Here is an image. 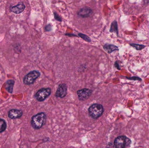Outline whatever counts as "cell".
<instances>
[{"label": "cell", "instance_id": "obj_1", "mask_svg": "<svg viewBox=\"0 0 149 148\" xmlns=\"http://www.w3.org/2000/svg\"><path fill=\"white\" fill-rule=\"evenodd\" d=\"M46 116L44 113H40L34 116L31 118V124L35 129L42 128L46 122Z\"/></svg>", "mask_w": 149, "mask_h": 148}, {"label": "cell", "instance_id": "obj_2", "mask_svg": "<svg viewBox=\"0 0 149 148\" xmlns=\"http://www.w3.org/2000/svg\"><path fill=\"white\" fill-rule=\"evenodd\" d=\"M90 116L94 119L101 116L104 112L103 106L100 104H94L89 107L88 109Z\"/></svg>", "mask_w": 149, "mask_h": 148}, {"label": "cell", "instance_id": "obj_3", "mask_svg": "<svg viewBox=\"0 0 149 148\" xmlns=\"http://www.w3.org/2000/svg\"><path fill=\"white\" fill-rule=\"evenodd\" d=\"M131 140L125 136H121L117 137L115 140L114 144L116 148H126L131 144Z\"/></svg>", "mask_w": 149, "mask_h": 148}, {"label": "cell", "instance_id": "obj_4", "mask_svg": "<svg viewBox=\"0 0 149 148\" xmlns=\"http://www.w3.org/2000/svg\"><path fill=\"white\" fill-rule=\"evenodd\" d=\"M40 76V72L37 70H33L29 72L24 78V83L26 85L33 84L36 80Z\"/></svg>", "mask_w": 149, "mask_h": 148}, {"label": "cell", "instance_id": "obj_5", "mask_svg": "<svg viewBox=\"0 0 149 148\" xmlns=\"http://www.w3.org/2000/svg\"><path fill=\"white\" fill-rule=\"evenodd\" d=\"M51 94V90L49 88H42L39 89L35 95V97L38 101L42 102L49 97Z\"/></svg>", "mask_w": 149, "mask_h": 148}, {"label": "cell", "instance_id": "obj_6", "mask_svg": "<svg viewBox=\"0 0 149 148\" xmlns=\"http://www.w3.org/2000/svg\"><path fill=\"white\" fill-rule=\"evenodd\" d=\"M77 93L79 101H83L88 99L91 96L92 91L88 89L84 88L78 90Z\"/></svg>", "mask_w": 149, "mask_h": 148}, {"label": "cell", "instance_id": "obj_7", "mask_svg": "<svg viewBox=\"0 0 149 148\" xmlns=\"http://www.w3.org/2000/svg\"><path fill=\"white\" fill-rule=\"evenodd\" d=\"M67 94V85L65 83L60 84L57 89L56 93V97L63 98L65 97Z\"/></svg>", "mask_w": 149, "mask_h": 148}, {"label": "cell", "instance_id": "obj_8", "mask_svg": "<svg viewBox=\"0 0 149 148\" xmlns=\"http://www.w3.org/2000/svg\"><path fill=\"white\" fill-rule=\"evenodd\" d=\"M93 10L90 8L84 7L80 9L77 12V14L82 18H86L92 14Z\"/></svg>", "mask_w": 149, "mask_h": 148}, {"label": "cell", "instance_id": "obj_9", "mask_svg": "<svg viewBox=\"0 0 149 148\" xmlns=\"http://www.w3.org/2000/svg\"><path fill=\"white\" fill-rule=\"evenodd\" d=\"M25 8V6L22 3H20L15 6H11L10 10L11 12L16 14H19L22 13Z\"/></svg>", "mask_w": 149, "mask_h": 148}, {"label": "cell", "instance_id": "obj_10", "mask_svg": "<svg viewBox=\"0 0 149 148\" xmlns=\"http://www.w3.org/2000/svg\"><path fill=\"white\" fill-rule=\"evenodd\" d=\"M23 113L22 111L18 109H11L9 112L8 116L12 119H17L22 117Z\"/></svg>", "mask_w": 149, "mask_h": 148}, {"label": "cell", "instance_id": "obj_11", "mask_svg": "<svg viewBox=\"0 0 149 148\" xmlns=\"http://www.w3.org/2000/svg\"><path fill=\"white\" fill-rule=\"evenodd\" d=\"M103 48L108 54H111L113 51L119 50V48L113 44H106L103 47Z\"/></svg>", "mask_w": 149, "mask_h": 148}, {"label": "cell", "instance_id": "obj_12", "mask_svg": "<svg viewBox=\"0 0 149 148\" xmlns=\"http://www.w3.org/2000/svg\"><path fill=\"white\" fill-rule=\"evenodd\" d=\"M15 84V81L12 80H9L7 81L5 84V88L9 93L13 92V87Z\"/></svg>", "mask_w": 149, "mask_h": 148}, {"label": "cell", "instance_id": "obj_13", "mask_svg": "<svg viewBox=\"0 0 149 148\" xmlns=\"http://www.w3.org/2000/svg\"><path fill=\"white\" fill-rule=\"evenodd\" d=\"M110 31L111 32H115L118 35V25L116 21H114L112 22L111 25Z\"/></svg>", "mask_w": 149, "mask_h": 148}, {"label": "cell", "instance_id": "obj_14", "mask_svg": "<svg viewBox=\"0 0 149 148\" xmlns=\"http://www.w3.org/2000/svg\"><path fill=\"white\" fill-rule=\"evenodd\" d=\"M7 128V124L6 122L3 120L0 119V133L5 131Z\"/></svg>", "mask_w": 149, "mask_h": 148}, {"label": "cell", "instance_id": "obj_15", "mask_svg": "<svg viewBox=\"0 0 149 148\" xmlns=\"http://www.w3.org/2000/svg\"><path fill=\"white\" fill-rule=\"evenodd\" d=\"M130 46L135 48L136 50H141L144 49L146 47V46L141 44H135V43H130Z\"/></svg>", "mask_w": 149, "mask_h": 148}, {"label": "cell", "instance_id": "obj_16", "mask_svg": "<svg viewBox=\"0 0 149 148\" xmlns=\"http://www.w3.org/2000/svg\"><path fill=\"white\" fill-rule=\"evenodd\" d=\"M78 35H79L80 37H81L83 40H85L86 41L88 42H90L91 41V40L90 37L88 36H87L86 35L84 34H81V33H79V34H78Z\"/></svg>", "mask_w": 149, "mask_h": 148}, {"label": "cell", "instance_id": "obj_17", "mask_svg": "<svg viewBox=\"0 0 149 148\" xmlns=\"http://www.w3.org/2000/svg\"><path fill=\"white\" fill-rule=\"evenodd\" d=\"M126 78L128 79V80H131V81H142L141 78L138 77V76H133V77H126Z\"/></svg>", "mask_w": 149, "mask_h": 148}, {"label": "cell", "instance_id": "obj_18", "mask_svg": "<svg viewBox=\"0 0 149 148\" xmlns=\"http://www.w3.org/2000/svg\"><path fill=\"white\" fill-rule=\"evenodd\" d=\"M54 16H55V18L56 20L59 21H62V19H61V17H59L57 14H56V13H54Z\"/></svg>", "mask_w": 149, "mask_h": 148}, {"label": "cell", "instance_id": "obj_19", "mask_svg": "<svg viewBox=\"0 0 149 148\" xmlns=\"http://www.w3.org/2000/svg\"><path fill=\"white\" fill-rule=\"evenodd\" d=\"M45 30L46 31H50V30H51L52 29V27L51 26V25L49 24V25H47L45 27Z\"/></svg>", "mask_w": 149, "mask_h": 148}, {"label": "cell", "instance_id": "obj_20", "mask_svg": "<svg viewBox=\"0 0 149 148\" xmlns=\"http://www.w3.org/2000/svg\"><path fill=\"white\" fill-rule=\"evenodd\" d=\"M115 66H116V68H117V69L119 70H120V67H119V64H118V63H117V62H116Z\"/></svg>", "mask_w": 149, "mask_h": 148}]
</instances>
